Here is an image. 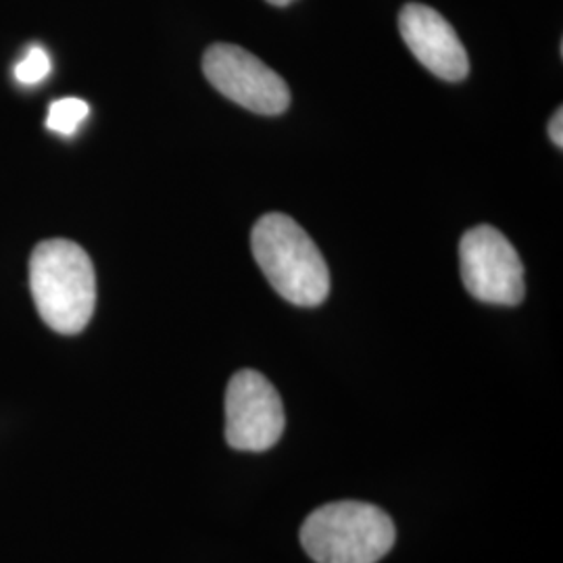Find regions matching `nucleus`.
<instances>
[{
	"instance_id": "f257e3e1",
	"label": "nucleus",
	"mask_w": 563,
	"mask_h": 563,
	"mask_svg": "<svg viewBox=\"0 0 563 563\" xmlns=\"http://www.w3.org/2000/svg\"><path fill=\"white\" fill-rule=\"evenodd\" d=\"M30 288L42 322L59 334H78L92 320L97 274L80 244L42 241L30 260Z\"/></svg>"
},
{
	"instance_id": "f03ea898",
	"label": "nucleus",
	"mask_w": 563,
	"mask_h": 563,
	"mask_svg": "<svg viewBox=\"0 0 563 563\" xmlns=\"http://www.w3.org/2000/svg\"><path fill=\"white\" fill-rule=\"evenodd\" d=\"M251 249L267 282L286 301L318 307L330 295V269L318 244L284 213H267L253 225Z\"/></svg>"
},
{
	"instance_id": "7ed1b4c3",
	"label": "nucleus",
	"mask_w": 563,
	"mask_h": 563,
	"mask_svg": "<svg viewBox=\"0 0 563 563\" xmlns=\"http://www.w3.org/2000/svg\"><path fill=\"white\" fill-rule=\"evenodd\" d=\"M301 543L313 562L376 563L395 544V523L376 505L328 504L305 520Z\"/></svg>"
},
{
	"instance_id": "20e7f679",
	"label": "nucleus",
	"mask_w": 563,
	"mask_h": 563,
	"mask_svg": "<svg viewBox=\"0 0 563 563\" xmlns=\"http://www.w3.org/2000/svg\"><path fill=\"white\" fill-rule=\"evenodd\" d=\"M462 280L467 292L488 305L514 307L523 301V265L514 244L493 225L465 232L460 244Z\"/></svg>"
},
{
	"instance_id": "39448f33",
	"label": "nucleus",
	"mask_w": 563,
	"mask_h": 563,
	"mask_svg": "<svg viewBox=\"0 0 563 563\" xmlns=\"http://www.w3.org/2000/svg\"><path fill=\"white\" fill-rule=\"evenodd\" d=\"M202 71L225 99L260 115H280L290 107V90L262 59L236 44L218 42L207 48Z\"/></svg>"
},
{
	"instance_id": "423d86ee",
	"label": "nucleus",
	"mask_w": 563,
	"mask_h": 563,
	"mask_svg": "<svg viewBox=\"0 0 563 563\" xmlns=\"http://www.w3.org/2000/svg\"><path fill=\"white\" fill-rule=\"evenodd\" d=\"M284 405L276 386L255 369L232 376L225 390V441L236 451H267L284 432Z\"/></svg>"
},
{
	"instance_id": "0eeeda50",
	"label": "nucleus",
	"mask_w": 563,
	"mask_h": 563,
	"mask_svg": "<svg viewBox=\"0 0 563 563\" xmlns=\"http://www.w3.org/2000/svg\"><path fill=\"white\" fill-rule=\"evenodd\" d=\"M399 32L413 57L428 71L446 81H462L470 59L453 25L439 11L420 2H409L399 15Z\"/></svg>"
},
{
	"instance_id": "6e6552de",
	"label": "nucleus",
	"mask_w": 563,
	"mask_h": 563,
	"mask_svg": "<svg viewBox=\"0 0 563 563\" xmlns=\"http://www.w3.org/2000/svg\"><path fill=\"white\" fill-rule=\"evenodd\" d=\"M90 107L81 99H59L48 107L46 128L60 136H74L81 121L88 118Z\"/></svg>"
},
{
	"instance_id": "1a4fd4ad",
	"label": "nucleus",
	"mask_w": 563,
	"mask_h": 563,
	"mask_svg": "<svg viewBox=\"0 0 563 563\" xmlns=\"http://www.w3.org/2000/svg\"><path fill=\"white\" fill-rule=\"evenodd\" d=\"M51 57L42 46H32L15 65V80L23 86H36L51 74Z\"/></svg>"
},
{
	"instance_id": "9d476101",
	"label": "nucleus",
	"mask_w": 563,
	"mask_h": 563,
	"mask_svg": "<svg viewBox=\"0 0 563 563\" xmlns=\"http://www.w3.org/2000/svg\"><path fill=\"white\" fill-rule=\"evenodd\" d=\"M563 111L562 109H558L555 111V115L551 118L549 121V136H551V141L553 144L558 146V148H563Z\"/></svg>"
},
{
	"instance_id": "9b49d317",
	"label": "nucleus",
	"mask_w": 563,
	"mask_h": 563,
	"mask_svg": "<svg viewBox=\"0 0 563 563\" xmlns=\"http://www.w3.org/2000/svg\"><path fill=\"white\" fill-rule=\"evenodd\" d=\"M269 4H274V7H288V4H292L295 0H267Z\"/></svg>"
}]
</instances>
